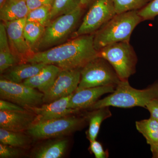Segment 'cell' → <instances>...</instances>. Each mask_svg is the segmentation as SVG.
<instances>
[{"instance_id": "cell-1", "label": "cell", "mask_w": 158, "mask_h": 158, "mask_svg": "<svg viewBox=\"0 0 158 158\" xmlns=\"http://www.w3.org/2000/svg\"><path fill=\"white\" fill-rule=\"evenodd\" d=\"M98 57V51L94 44V34L74 37L45 50L34 53L24 62L52 64L62 70L82 68L91 60Z\"/></svg>"}, {"instance_id": "cell-2", "label": "cell", "mask_w": 158, "mask_h": 158, "mask_svg": "<svg viewBox=\"0 0 158 158\" xmlns=\"http://www.w3.org/2000/svg\"><path fill=\"white\" fill-rule=\"evenodd\" d=\"M157 99L158 81L144 89H137L130 85L128 80L121 81L116 85L113 93L104 98L99 99L88 110L90 111L104 107L145 108L148 103Z\"/></svg>"}, {"instance_id": "cell-3", "label": "cell", "mask_w": 158, "mask_h": 158, "mask_svg": "<svg viewBox=\"0 0 158 158\" xmlns=\"http://www.w3.org/2000/svg\"><path fill=\"white\" fill-rule=\"evenodd\" d=\"M143 21L138 11L117 14L94 34V44L97 51L106 46L119 42H130L136 27Z\"/></svg>"}, {"instance_id": "cell-4", "label": "cell", "mask_w": 158, "mask_h": 158, "mask_svg": "<svg viewBox=\"0 0 158 158\" xmlns=\"http://www.w3.org/2000/svg\"><path fill=\"white\" fill-rule=\"evenodd\" d=\"M85 10L80 6L70 12L52 20L46 27L34 53L62 44L69 36H72L78 29Z\"/></svg>"}, {"instance_id": "cell-5", "label": "cell", "mask_w": 158, "mask_h": 158, "mask_svg": "<svg viewBox=\"0 0 158 158\" xmlns=\"http://www.w3.org/2000/svg\"><path fill=\"white\" fill-rule=\"evenodd\" d=\"M98 56L108 61L121 81L128 80L135 73L138 57L130 42L111 44L98 51Z\"/></svg>"}, {"instance_id": "cell-6", "label": "cell", "mask_w": 158, "mask_h": 158, "mask_svg": "<svg viewBox=\"0 0 158 158\" xmlns=\"http://www.w3.org/2000/svg\"><path fill=\"white\" fill-rule=\"evenodd\" d=\"M88 121L87 115H75L44 121L36 122L27 131V134L35 140L61 138L83 127Z\"/></svg>"}, {"instance_id": "cell-7", "label": "cell", "mask_w": 158, "mask_h": 158, "mask_svg": "<svg viewBox=\"0 0 158 158\" xmlns=\"http://www.w3.org/2000/svg\"><path fill=\"white\" fill-rule=\"evenodd\" d=\"M120 81L110 63L106 59L98 56L82 67L80 83L76 91L107 85L116 86Z\"/></svg>"}, {"instance_id": "cell-8", "label": "cell", "mask_w": 158, "mask_h": 158, "mask_svg": "<svg viewBox=\"0 0 158 158\" xmlns=\"http://www.w3.org/2000/svg\"><path fill=\"white\" fill-rule=\"evenodd\" d=\"M116 14L113 0H96L88 8L73 38L94 34Z\"/></svg>"}, {"instance_id": "cell-9", "label": "cell", "mask_w": 158, "mask_h": 158, "mask_svg": "<svg viewBox=\"0 0 158 158\" xmlns=\"http://www.w3.org/2000/svg\"><path fill=\"white\" fill-rule=\"evenodd\" d=\"M0 97L26 109L44 103V93L39 90L2 78L0 80Z\"/></svg>"}, {"instance_id": "cell-10", "label": "cell", "mask_w": 158, "mask_h": 158, "mask_svg": "<svg viewBox=\"0 0 158 158\" xmlns=\"http://www.w3.org/2000/svg\"><path fill=\"white\" fill-rule=\"evenodd\" d=\"M81 69L61 70L53 85L44 93V103H49L74 93L80 83Z\"/></svg>"}, {"instance_id": "cell-11", "label": "cell", "mask_w": 158, "mask_h": 158, "mask_svg": "<svg viewBox=\"0 0 158 158\" xmlns=\"http://www.w3.org/2000/svg\"><path fill=\"white\" fill-rule=\"evenodd\" d=\"M27 19L4 23L10 48L13 53L24 62L25 59L34 53L24 35Z\"/></svg>"}, {"instance_id": "cell-12", "label": "cell", "mask_w": 158, "mask_h": 158, "mask_svg": "<svg viewBox=\"0 0 158 158\" xmlns=\"http://www.w3.org/2000/svg\"><path fill=\"white\" fill-rule=\"evenodd\" d=\"M73 94L49 103L44 104L39 106L28 107L26 109L37 115L36 122L46 121L76 114L80 110L71 109L69 107V100Z\"/></svg>"}, {"instance_id": "cell-13", "label": "cell", "mask_w": 158, "mask_h": 158, "mask_svg": "<svg viewBox=\"0 0 158 158\" xmlns=\"http://www.w3.org/2000/svg\"><path fill=\"white\" fill-rule=\"evenodd\" d=\"M37 115L29 110H0V127L15 132L27 131L37 120Z\"/></svg>"}, {"instance_id": "cell-14", "label": "cell", "mask_w": 158, "mask_h": 158, "mask_svg": "<svg viewBox=\"0 0 158 158\" xmlns=\"http://www.w3.org/2000/svg\"><path fill=\"white\" fill-rule=\"evenodd\" d=\"M116 87L114 85H107L85 88L75 91L71 97L69 107L80 111L88 110L101 97L106 94L113 93Z\"/></svg>"}, {"instance_id": "cell-15", "label": "cell", "mask_w": 158, "mask_h": 158, "mask_svg": "<svg viewBox=\"0 0 158 158\" xmlns=\"http://www.w3.org/2000/svg\"><path fill=\"white\" fill-rule=\"evenodd\" d=\"M46 65L43 63L21 62L5 71L1 74V78L15 83H23L39 73Z\"/></svg>"}, {"instance_id": "cell-16", "label": "cell", "mask_w": 158, "mask_h": 158, "mask_svg": "<svg viewBox=\"0 0 158 158\" xmlns=\"http://www.w3.org/2000/svg\"><path fill=\"white\" fill-rule=\"evenodd\" d=\"M61 70L56 65L46 64L39 73L26 80L23 84L45 93L53 85Z\"/></svg>"}, {"instance_id": "cell-17", "label": "cell", "mask_w": 158, "mask_h": 158, "mask_svg": "<svg viewBox=\"0 0 158 158\" xmlns=\"http://www.w3.org/2000/svg\"><path fill=\"white\" fill-rule=\"evenodd\" d=\"M23 62L12 52L8 40L5 23H0V73L2 74L8 69Z\"/></svg>"}, {"instance_id": "cell-18", "label": "cell", "mask_w": 158, "mask_h": 158, "mask_svg": "<svg viewBox=\"0 0 158 158\" xmlns=\"http://www.w3.org/2000/svg\"><path fill=\"white\" fill-rule=\"evenodd\" d=\"M29 11L26 0H6L0 8V19L4 23L23 19Z\"/></svg>"}, {"instance_id": "cell-19", "label": "cell", "mask_w": 158, "mask_h": 158, "mask_svg": "<svg viewBox=\"0 0 158 158\" xmlns=\"http://www.w3.org/2000/svg\"><path fill=\"white\" fill-rule=\"evenodd\" d=\"M68 145V140L60 138L52 140L40 145L33 152L32 157L60 158L65 154Z\"/></svg>"}, {"instance_id": "cell-20", "label": "cell", "mask_w": 158, "mask_h": 158, "mask_svg": "<svg viewBox=\"0 0 158 158\" xmlns=\"http://www.w3.org/2000/svg\"><path fill=\"white\" fill-rule=\"evenodd\" d=\"M90 111L91 112L86 113L89 123L86 135L90 142L96 140L102 123L112 115L110 107H104Z\"/></svg>"}, {"instance_id": "cell-21", "label": "cell", "mask_w": 158, "mask_h": 158, "mask_svg": "<svg viewBox=\"0 0 158 158\" xmlns=\"http://www.w3.org/2000/svg\"><path fill=\"white\" fill-rule=\"evenodd\" d=\"M136 129L150 147L158 145V122L152 117L136 121Z\"/></svg>"}, {"instance_id": "cell-22", "label": "cell", "mask_w": 158, "mask_h": 158, "mask_svg": "<svg viewBox=\"0 0 158 158\" xmlns=\"http://www.w3.org/2000/svg\"><path fill=\"white\" fill-rule=\"evenodd\" d=\"M31 136L23 132L9 131L0 127V142L13 147L23 148L31 143Z\"/></svg>"}, {"instance_id": "cell-23", "label": "cell", "mask_w": 158, "mask_h": 158, "mask_svg": "<svg viewBox=\"0 0 158 158\" xmlns=\"http://www.w3.org/2000/svg\"><path fill=\"white\" fill-rule=\"evenodd\" d=\"M45 28L39 23L27 21L24 28V35L34 53L37 44L44 33Z\"/></svg>"}, {"instance_id": "cell-24", "label": "cell", "mask_w": 158, "mask_h": 158, "mask_svg": "<svg viewBox=\"0 0 158 158\" xmlns=\"http://www.w3.org/2000/svg\"><path fill=\"white\" fill-rule=\"evenodd\" d=\"M80 6V0H54L51 11V21Z\"/></svg>"}, {"instance_id": "cell-25", "label": "cell", "mask_w": 158, "mask_h": 158, "mask_svg": "<svg viewBox=\"0 0 158 158\" xmlns=\"http://www.w3.org/2000/svg\"><path fill=\"white\" fill-rule=\"evenodd\" d=\"M52 5H46L29 11L27 18V21L39 23L45 27L51 22Z\"/></svg>"}, {"instance_id": "cell-26", "label": "cell", "mask_w": 158, "mask_h": 158, "mask_svg": "<svg viewBox=\"0 0 158 158\" xmlns=\"http://www.w3.org/2000/svg\"><path fill=\"white\" fill-rule=\"evenodd\" d=\"M116 14L139 11L152 0H113Z\"/></svg>"}, {"instance_id": "cell-27", "label": "cell", "mask_w": 158, "mask_h": 158, "mask_svg": "<svg viewBox=\"0 0 158 158\" xmlns=\"http://www.w3.org/2000/svg\"><path fill=\"white\" fill-rule=\"evenodd\" d=\"M138 13L143 21L153 19L158 15V0H152L143 9L138 11Z\"/></svg>"}, {"instance_id": "cell-28", "label": "cell", "mask_w": 158, "mask_h": 158, "mask_svg": "<svg viewBox=\"0 0 158 158\" xmlns=\"http://www.w3.org/2000/svg\"><path fill=\"white\" fill-rule=\"evenodd\" d=\"M19 148L0 143V158H11L19 156L22 153Z\"/></svg>"}, {"instance_id": "cell-29", "label": "cell", "mask_w": 158, "mask_h": 158, "mask_svg": "<svg viewBox=\"0 0 158 158\" xmlns=\"http://www.w3.org/2000/svg\"><path fill=\"white\" fill-rule=\"evenodd\" d=\"M89 149L93 153L96 158H107L109 153L107 150H105L100 142L96 140L90 141Z\"/></svg>"}, {"instance_id": "cell-30", "label": "cell", "mask_w": 158, "mask_h": 158, "mask_svg": "<svg viewBox=\"0 0 158 158\" xmlns=\"http://www.w3.org/2000/svg\"><path fill=\"white\" fill-rule=\"evenodd\" d=\"M26 108L12 102L1 99L0 100V110L6 111H24Z\"/></svg>"}, {"instance_id": "cell-31", "label": "cell", "mask_w": 158, "mask_h": 158, "mask_svg": "<svg viewBox=\"0 0 158 158\" xmlns=\"http://www.w3.org/2000/svg\"><path fill=\"white\" fill-rule=\"evenodd\" d=\"M29 11L46 5H52L54 0H26Z\"/></svg>"}, {"instance_id": "cell-32", "label": "cell", "mask_w": 158, "mask_h": 158, "mask_svg": "<svg viewBox=\"0 0 158 158\" xmlns=\"http://www.w3.org/2000/svg\"><path fill=\"white\" fill-rule=\"evenodd\" d=\"M145 108L149 112L150 117L158 122V99L150 102L146 105Z\"/></svg>"}, {"instance_id": "cell-33", "label": "cell", "mask_w": 158, "mask_h": 158, "mask_svg": "<svg viewBox=\"0 0 158 158\" xmlns=\"http://www.w3.org/2000/svg\"><path fill=\"white\" fill-rule=\"evenodd\" d=\"M96 0H80V5L82 8L86 9L89 8Z\"/></svg>"}, {"instance_id": "cell-34", "label": "cell", "mask_w": 158, "mask_h": 158, "mask_svg": "<svg viewBox=\"0 0 158 158\" xmlns=\"http://www.w3.org/2000/svg\"><path fill=\"white\" fill-rule=\"evenodd\" d=\"M151 151L152 153L153 158H158V145L150 147Z\"/></svg>"}, {"instance_id": "cell-35", "label": "cell", "mask_w": 158, "mask_h": 158, "mask_svg": "<svg viewBox=\"0 0 158 158\" xmlns=\"http://www.w3.org/2000/svg\"><path fill=\"white\" fill-rule=\"evenodd\" d=\"M6 0H0V8L4 5L6 2Z\"/></svg>"}]
</instances>
